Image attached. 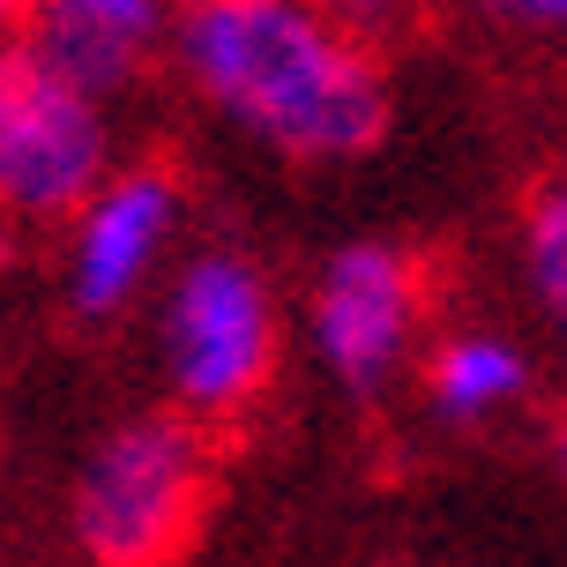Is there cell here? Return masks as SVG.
Segmentation results:
<instances>
[{"instance_id":"1","label":"cell","mask_w":567,"mask_h":567,"mask_svg":"<svg viewBox=\"0 0 567 567\" xmlns=\"http://www.w3.org/2000/svg\"><path fill=\"white\" fill-rule=\"evenodd\" d=\"M165 68L284 165H359L389 135V68L329 0H172Z\"/></svg>"},{"instance_id":"2","label":"cell","mask_w":567,"mask_h":567,"mask_svg":"<svg viewBox=\"0 0 567 567\" xmlns=\"http://www.w3.org/2000/svg\"><path fill=\"white\" fill-rule=\"evenodd\" d=\"M284 343H291V307L277 277L231 239L187 247L150 299V359L165 381V411H179L202 433L239 425L269 403Z\"/></svg>"},{"instance_id":"3","label":"cell","mask_w":567,"mask_h":567,"mask_svg":"<svg viewBox=\"0 0 567 567\" xmlns=\"http://www.w3.org/2000/svg\"><path fill=\"white\" fill-rule=\"evenodd\" d=\"M217 455L179 411H135L105 425L75 463L68 530L90 567H172L209 515Z\"/></svg>"},{"instance_id":"4","label":"cell","mask_w":567,"mask_h":567,"mask_svg":"<svg viewBox=\"0 0 567 567\" xmlns=\"http://www.w3.org/2000/svg\"><path fill=\"white\" fill-rule=\"evenodd\" d=\"M307 359L351 403L396 396L433 343V284L425 261L396 239H343L313 261L299 299Z\"/></svg>"},{"instance_id":"5","label":"cell","mask_w":567,"mask_h":567,"mask_svg":"<svg viewBox=\"0 0 567 567\" xmlns=\"http://www.w3.org/2000/svg\"><path fill=\"white\" fill-rule=\"evenodd\" d=\"M120 165L113 105L53 75L23 38L0 45V217L8 231H60Z\"/></svg>"},{"instance_id":"6","label":"cell","mask_w":567,"mask_h":567,"mask_svg":"<svg viewBox=\"0 0 567 567\" xmlns=\"http://www.w3.org/2000/svg\"><path fill=\"white\" fill-rule=\"evenodd\" d=\"M179 255H187V179L165 157L113 165L105 187L53 231L60 307L90 329H113L157 299Z\"/></svg>"},{"instance_id":"7","label":"cell","mask_w":567,"mask_h":567,"mask_svg":"<svg viewBox=\"0 0 567 567\" xmlns=\"http://www.w3.org/2000/svg\"><path fill=\"white\" fill-rule=\"evenodd\" d=\"M172 0H38L23 23V45L53 75L113 105L165 60Z\"/></svg>"},{"instance_id":"8","label":"cell","mask_w":567,"mask_h":567,"mask_svg":"<svg viewBox=\"0 0 567 567\" xmlns=\"http://www.w3.org/2000/svg\"><path fill=\"white\" fill-rule=\"evenodd\" d=\"M419 403L433 425L449 433H485V425H508L530 389H538V359L530 343L493 329V321H455V329H433L419 359Z\"/></svg>"},{"instance_id":"9","label":"cell","mask_w":567,"mask_h":567,"mask_svg":"<svg viewBox=\"0 0 567 567\" xmlns=\"http://www.w3.org/2000/svg\"><path fill=\"white\" fill-rule=\"evenodd\" d=\"M515 269H523V299L538 313V329L567 343V172H553L538 195L523 202Z\"/></svg>"},{"instance_id":"10","label":"cell","mask_w":567,"mask_h":567,"mask_svg":"<svg viewBox=\"0 0 567 567\" xmlns=\"http://www.w3.org/2000/svg\"><path fill=\"white\" fill-rule=\"evenodd\" d=\"M508 23H538V30H567V0H478Z\"/></svg>"},{"instance_id":"11","label":"cell","mask_w":567,"mask_h":567,"mask_svg":"<svg viewBox=\"0 0 567 567\" xmlns=\"http://www.w3.org/2000/svg\"><path fill=\"white\" fill-rule=\"evenodd\" d=\"M30 8H38V0H0V30H16V23H30Z\"/></svg>"},{"instance_id":"12","label":"cell","mask_w":567,"mask_h":567,"mask_svg":"<svg viewBox=\"0 0 567 567\" xmlns=\"http://www.w3.org/2000/svg\"><path fill=\"white\" fill-rule=\"evenodd\" d=\"M560 471H567V425H560Z\"/></svg>"},{"instance_id":"13","label":"cell","mask_w":567,"mask_h":567,"mask_svg":"<svg viewBox=\"0 0 567 567\" xmlns=\"http://www.w3.org/2000/svg\"><path fill=\"white\" fill-rule=\"evenodd\" d=\"M0 247H8V217H0Z\"/></svg>"},{"instance_id":"14","label":"cell","mask_w":567,"mask_h":567,"mask_svg":"<svg viewBox=\"0 0 567 567\" xmlns=\"http://www.w3.org/2000/svg\"><path fill=\"white\" fill-rule=\"evenodd\" d=\"M0 45H8V30H0Z\"/></svg>"}]
</instances>
